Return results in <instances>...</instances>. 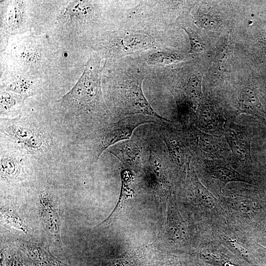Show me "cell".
<instances>
[{
  "label": "cell",
  "instance_id": "obj_26",
  "mask_svg": "<svg viewBox=\"0 0 266 266\" xmlns=\"http://www.w3.org/2000/svg\"></svg>",
  "mask_w": 266,
  "mask_h": 266
},
{
  "label": "cell",
  "instance_id": "obj_21",
  "mask_svg": "<svg viewBox=\"0 0 266 266\" xmlns=\"http://www.w3.org/2000/svg\"><path fill=\"white\" fill-rule=\"evenodd\" d=\"M16 104L15 99L8 93L1 94L0 108L1 113H3L10 112L11 109Z\"/></svg>",
  "mask_w": 266,
  "mask_h": 266
},
{
  "label": "cell",
  "instance_id": "obj_25",
  "mask_svg": "<svg viewBox=\"0 0 266 266\" xmlns=\"http://www.w3.org/2000/svg\"><path fill=\"white\" fill-rule=\"evenodd\" d=\"M224 266H235L234 265L231 264L229 263H227L224 265Z\"/></svg>",
  "mask_w": 266,
  "mask_h": 266
},
{
  "label": "cell",
  "instance_id": "obj_7",
  "mask_svg": "<svg viewBox=\"0 0 266 266\" xmlns=\"http://www.w3.org/2000/svg\"><path fill=\"white\" fill-rule=\"evenodd\" d=\"M224 131L235 159L242 163L250 161V140L244 128L231 123L225 125Z\"/></svg>",
  "mask_w": 266,
  "mask_h": 266
},
{
  "label": "cell",
  "instance_id": "obj_5",
  "mask_svg": "<svg viewBox=\"0 0 266 266\" xmlns=\"http://www.w3.org/2000/svg\"><path fill=\"white\" fill-rule=\"evenodd\" d=\"M5 132L10 138L29 152H41L45 148L44 136L33 128L12 124L5 129Z\"/></svg>",
  "mask_w": 266,
  "mask_h": 266
},
{
  "label": "cell",
  "instance_id": "obj_17",
  "mask_svg": "<svg viewBox=\"0 0 266 266\" xmlns=\"http://www.w3.org/2000/svg\"><path fill=\"white\" fill-rule=\"evenodd\" d=\"M164 139L169 150V155L174 163L178 166H182L185 162L184 149L180 143L167 136Z\"/></svg>",
  "mask_w": 266,
  "mask_h": 266
},
{
  "label": "cell",
  "instance_id": "obj_14",
  "mask_svg": "<svg viewBox=\"0 0 266 266\" xmlns=\"http://www.w3.org/2000/svg\"><path fill=\"white\" fill-rule=\"evenodd\" d=\"M193 132L197 146L202 152L214 155L220 151V143L216 136L196 128Z\"/></svg>",
  "mask_w": 266,
  "mask_h": 266
},
{
  "label": "cell",
  "instance_id": "obj_11",
  "mask_svg": "<svg viewBox=\"0 0 266 266\" xmlns=\"http://www.w3.org/2000/svg\"><path fill=\"white\" fill-rule=\"evenodd\" d=\"M197 127L208 133H217L224 130V120L209 106H200L196 113Z\"/></svg>",
  "mask_w": 266,
  "mask_h": 266
},
{
  "label": "cell",
  "instance_id": "obj_23",
  "mask_svg": "<svg viewBox=\"0 0 266 266\" xmlns=\"http://www.w3.org/2000/svg\"><path fill=\"white\" fill-rule=\"evenodd\" d=\"M5 266H23L22 263L16 258H12L8 261Z\"/></svg>",
  "mask_w": 266,
  "mask_h": 266
},
{
  "label": "cell",
  "instance_id": "obj_15",
  "mask_svg": "<svg viewBox=\"0 0 266 266\" xmlns=\"http://www.w3.org/2000/svg\"><path fill=\"white\" fill-rule=\"evenodd\" d=\"M191 180L196 195L206 207L212 208L216 206V200L199 181L194 170L191 171Z\"/></svg>",
  "mask_w": 266,
  "mask_h": 266
},
{
  "label": "cell",
  "instance_id": "obj_19",
  "mask_svg": "<svg viewBox=\"0 0 266 266\" xmlns=\"http://www.w3.org/2000/svg\"><path fill=\"white\" fill-rule=\"evenodd\" d=\"M1 217L3 222L11 227L21 230L27 233V227L23 220L17 213L10 209H2L1 210Z\"/></svg>",
  "mask_w": 266,
  "mask_h": 266
},
{
  "label": "cell",
  "instance_id": "obj_2",
  "mask_svg": "<svg viewBox=\"0 0 266 266\" xmlns=\"http://www.w3.org/2000/svg\"><path fill=\"white\" fill-rule=\"evenodd\" d=\"M98 55L91 57L84 71L75 85L61 100L74 105L77 110L88 114L105 115L109 110L105 103L101 88L103 67Z\"/></svg>",
  "mask_w": 266,
  "mask_h": 266
},
{
  "label": "cell",
  "instance_id": "obj_4",
  "mask_svg": "<svg viewBox=\"0 0 266 266\" xmlns=\"http://www.w3.org/2000/svg\"><path fill=\"white\" fill-rule=\"evenodd\" d=\"M147 116L142 115L128 116L117 122L110 123L103 128L98 136L96 159L99 158L105 150L122 140L129 139L133 131L139 126L154 122Z\"/></svg>",
  "mask_w": 266,
  "mask_h": 266
},
{
  "label": "cell",
  "instance_id": "obj_10",
  "mask_svg": "<svg viewBox=\"0 0 266 266\" xmlns=\"http://www.w3.org/2000/svg\"><path fill=\"white\" fill-rule=\"evenodd\" d=\"M23 246L35 266H69L63 263L41 244L25 241Z\"/></svg>",
  "mask_w": 266,
  "mask_h": 266
},
{
  "label": "cell",
  "instance_id": "obj_1",
  "mask_svg": "<svg viewBox=\"0 0 266 266\" xmlns=\"http://www.w3.org/2000/svg\"><path fill=\"white\" fill-rule=\"evenodd\" d=\"M121 61L116 80L118 113L121 116L142 115L168 121L154 110L143 93L142 83L147 73L146 66L141 60L136 63Z\"/></svg>",
  "mask_w": 266,
  "mask_h": 266
},
{
  "label": "cell",
  "instance_id": "obj_13",
  "mask_svg": "<svg viewBox=\"0 0 266 266\" xmlns=\"http://www.w3.org/2000/svg\"><path fill=\"white\" fill-rule=\"evenodd\" d=\"M238 106L240 111L258 116H262V109L256 93L249 87H244L240 91Z\"/></svg>",
  "mask_w": 266,
  "mask_h": 266
},
{
  "label": "cell",
  "instance_id": "obj_22",
  "mask_svg": "<svg viewBox=\"0 0 266 266\" xmlns=\"http://www.w3.org/2000/svg\"><path fill=\"white\" fill-rule=\"evenodd\" d=\"M216 20L209 15L199 16L196 19L197 24L203 28L212 29L217 25Z\"/></svg>",
  "mask_w": 266,
  "mask_h": 266
},
{
  "label": "cell",
  "instance_id": "obj_18",
  "mask_svg": "<svg viewBox=\"0 0 266 266\" xmlns=\"http://www.w3.org/2000/svg\"><path fill=\"white\" fill-rule=\"evenodd\" d=\"M18 167V162L13 157L6 155L1 156L0 173L2 178H13L17 173Z\"/></svg>",
  "mask_w": 266,
  "mask_h": 266
},
{
  "label": "cell",
  "instance_id": "obj_24",
  "mask_svg": "<svg viewBox=\"0 0 266 266\" xmlns=\"http://www.w3.org/2000/svg\"><path fill=\"white\" fill-rule=\"evenodd\" d=\"M112 266H130V264L129 262L123 261L117 262Z\"/></svg>",
  "mask_w": 266,
  "mask_h": 266
},
{
  "label": "cell",
  "instance_id": "obj_6",
  "mask_svg": "<svg viewBox=\"0 0 266 266\" xmlns=\"http://www.w3.org/2000/svg\"><path fill=\"white\" fill-rule=\"evenodd\" d=\"M107 151L116 157L126 169H136L143 161V147L139 141L134 139L119 142Z\"/></svg>",
  "mask_w": 266,
  "mask_h": 266
},
{
  "label": "cell",
  "instance_id": "obj_16",
  "mask_svg": "<svg viewBox=\"0 0 266 266\" xmlns=\"http://www.w3.org/2000/svg\"><path fill=\"white\" fill-rule=\"evenodd\" d=\"M233 45L232 41L227 39L218 49L213 64V68L221 70L225 69L232 56Z\"/></svg>",
  "mask_w": 266,
  "mask_h": 266
},
{
  "label": "cell",
  "instance_id": "obj_3",
  "mask_svg": "<svg viewBox=\"0 0 266 266\" xmlns=\"http://www.w3.org/2000/svg\"><path fill=\"white\" fill-rule=\"evenodd\" d=\"M150 30L125 26L106 42L105 55L115 60L135 53L145 52L161 48V45Z\"/></svg>",
  "mask_w": 266,
  "mask_h": 266
},
{
  "label": "cell",
  "instance_id": "obj_20",
  "mask_svg": "<svg viewBox=\"0 0 266 266\" xmlns=\"http://www.w3.org/2000/svg\"><path fill=\"white\" fill-rule=\"evenodd\" d=\"M188 35L191 48L189 51L190 54H198L202 52L204 47L200 38L197 33L191 27L183 26L181 27Z\"/></svg>",
  "mask_w": 266,
  "mask_h": 266
},
{
  "label": "cell",
  "instance_id": "obj_12",
  "mask_svg": "<svg viewBox=\"0 0 266 266\" xmlns=\"http://www.w3.org/2000/svg\"><path fill=\"white\" fill-rule=\"evenodd\" d=\"M206 167L213 178L225 183L233 181L249 182L244 176L237 172L229 165L219 161H207Z\"/></svg>",
  "mask_w": 266,
  "mask_h": 266
},
{
  "label": "cell",
  "instance_id": "obj_9",
  "mask_svg": "<svg viewBox=\"0 0 266 266\" xmlns=\"http://www.w3.org/2000/svg\"><path fill=\"white\" fill-rule=\"evenodd\" d=\"M145 65L161 67L185 60L187 56L169 49L159 48L145 52L141 57Z\"/></svg>",
  "mask_w": 266,
  "mask_h": 266
},
{
  "label": "cell",
  "instance_id": "obj_8",
  "mask_svg": "<svg viewBox=\"0 0 266 266\" xmlns=\"http://www.w3.org/2000/svg\"><path fill=\"white\" fill-rule=\"evenodd\" d=\"M40 215L46 230L54 236L56 241L61 244V222L58 209L52 204L48 195L44 192L39 194Z\"/></svg>",
  "mask_w": 266,
  "mask_h": 266
}]
</instances>
